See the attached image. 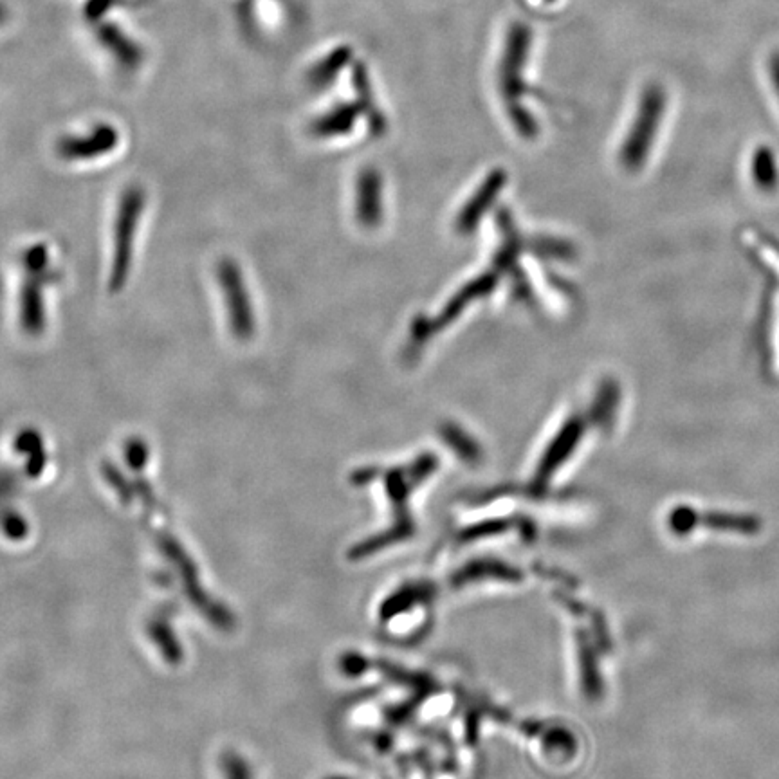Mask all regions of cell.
I'll return each mask as SVG.
<instances>
[{
    "mask_svg": "<svg viewBox=\"0 0 779 779\" xmlns=\"http://www.w3.org/2000/svg\"><path fill=\"white\" fill-rule=\"evenodd\" d=\"M143 210V197L139 190H129L121 197L120 210L114 224V244H112V285L120 287L129 276L132 255L138 237L139 215Z\"/></svg>",
    "mask_w": 779,
    "mask_h": 779,
    "instance_id": "obj_1",
    "label": "cell"
}]
</instances>
